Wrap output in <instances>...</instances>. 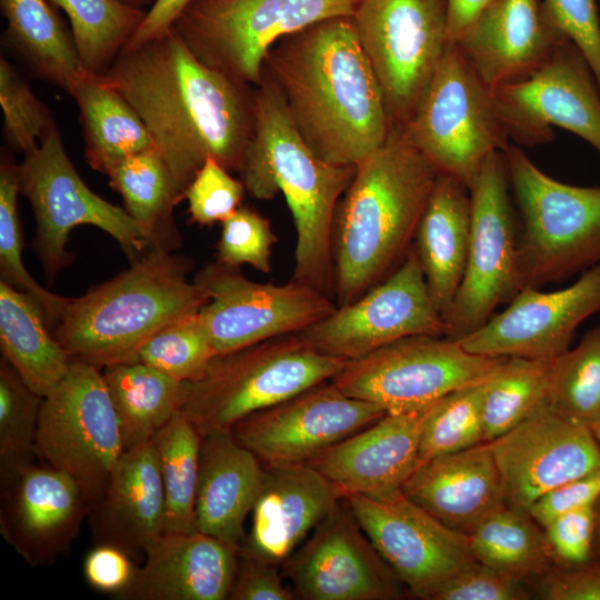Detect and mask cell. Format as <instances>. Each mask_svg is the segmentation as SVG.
<instances>
[{"label":"cell","mask_w":600,"mask_h":600,"mask_svg":"<svg viewBox=\"0 0 600 600\" xmlns=\"http://www.w3.org/2000/svg\"><path fill=\"white\" fill-rule=\"evenodd\" d=\"M96 76L140 116L180 201L208 157L241 169L256 133L254 87L202 63L172 28Z\"/></svg>","instance_id":"obj_1"},{"label":"cell","mask_w":600,"mask_h":600,"mask_svg":"<svg viewBox=\"0 0 600 600\" xmlns=\"http://www.w3.org/2000/svg\"><path fill=\"white\" fill-rule=\"evenodd\" d=\"M263 69L309 148L357 166L381 147L392 119L351 17L320 20L277 41Z\"/></svg>","instance_id":"obj_2"},{"label":"cell","mask_w":600,"mask_h":600,"mask_svg":"<svg viewBox=\"0 0 600 600\" xmlns=\"http://www.w3.org/2000/svg\"><path fill=\"white\" fill-rule=\"evenodd\" d=\"M438 174L396 123L384 143L356 166L332 224L337 307L360 298L404 261Z\"/></svg>","instance_id":"obj_3"},{"label":"cell","mask_w":600,"mask_h":600,"mask_svg":"<svg viewBox=\"0 0 600 600\" xmlns=\"http://www.w3.org/2000/svg\"><path fill=\"white\" fill-rule=\"evenodd\" d=\"M256 133L239 170L246 191L258 200L284 196L296 228L292 280L334 300L332 224L339 200L356 166L331 164L318 157L297 130L270 74L253 90Z\"/></svg>","instance_id":"obj_4"},{"label":"cell","mask_w":600,"mask_h":600,"mask_svg":"<svg viewBox=\"0 0 600 600\" xmlns=\"http://www.w3.org/2000/svg\"><path fill=\"white\" fill-rule=\"evenodd\" d=\"M188 268L171 251L149 249L114 278L70 298L52 333L72 359L99 369L136 361L157 332L208 302Z\"/></svg>","instance_id":"obj_5"},{"label":"cell","mask_w":600,"mask_h":600,"mask_svg":"<svg viewBox=\"0 0 600 600\" xmlns=\"http://www.w3.org/2000/svg\"><path fill=\"white\" fill-rule=\"evenodd\" d=\"M520 217L517 288L539 289L600 263V187L561 182L526 152L503 151Z\"/></svg>","instance_id":"obj_6"},{"label":"cell","mask_w":600,"mask_h":600,"mask_svg":"<svg viewBox=\"0 0 600 600\" xmlns=\"http://www.w3.org/2000/svg\"><path fill=\"white\" fill-rule=\"evenodd\" d=\"M348 361L314 350L298 333L217 354L201 378L186 382L181 412L201 436L231 430L242 419L323 381Z\"/></svg>","instance_id":"obj_7"},{"label":"cell","mask_w":600,"mask_h":600,"mask_svg":"<svg viewBox=\"0 0 600 600\" xmlns=\"http://www.w3.org/2000/svg\"><path fill=\"white\" fill-rule=\"evenodd\" d=\"M439 173L469 189L486 160L510 146L494 90L449 44L412 117L401 126Z\"/></svg>","instance_id":"obj_8"},{"label":"cell","mask_w":600,"mask_h":600,"mask_svg":"<svg viewBox=\"0 0 600 600\" xmlns=\"http://www.w3.org/2000/svg\"><path fill=\"white\" fill-rule=\"evenodd\" d=\"M357 0H191L172 29L193 56L251 87L281 38L320 20L352 17Z\"/></svg>","instance_id":"obj_9"},{"label":"cell","mask_w":600,"mask_h":600,"mask_svg":"<svg viewBox=\"0 0 600 600\" xmlns=\"http://www.w3.org/2000/svg\"><path fill=\"white\" fill-rule=\"evenodd\" d=\"M124 450L102 369L72 359L66 377L42 398L36 456L69 474L92 506L104 494Z\"/></svg>","instance_id":"obj_10"},{"label":"cell","mask_w":600,"mask_h":600,"mask_svg":"<svg viewBox=\"0 0 600 600\" xmlns=\"http://www.w3.org/2000/svg\"><path fill=\"white\" fill-rule=\"evenodd\" d=\"M506 359L471 353L444 336L416 334L348 361L331 381L346 394L377 403L388 413L411 412L487 382Z\"/></svg>","instance_id":"obj_11"},{"label":"cell","mask_w":600,"mask_h":600,"mask_svg":"<svg viewBox=\"0 0 600 600\" xmlns=\"http://www.w3.org/2000/svg\"><path fill=\"white\" fill-rule=\"evenodd\" d=\"M19 184L34 213L36 250L46 276L52 280L70 261V232L89 224L111 236L134 260L150 243L132 217L91 191L71 162L57 126L37 148L23 154Z\"/></svg>","instance_id":"obj_12"},{"label":"cell","mask_w":600,"mask_h":600,"mask_svg":"<svg viewBox=\"0 0 600 600\" xmlns=\"http://www.w3.org/2000/svg\"><path fill=\"white\" fill-rule=\"evenodd\" d=\"M351 18L392 122L404 126L450 44L447 0H357Z\"/></svg>","instance_id":"obj_13"},{"label":"cell","mask_w":600,"mask_h":600,"mask_svg":"<svg viewBox=\"0 0 600 600\" xmlns=\"http://www.w3.org/2000/svg\"><path fill=\"white\" fill-rule=\"evenodd\" d=\"M471 233L467 266L456 297L443 316L446 337L458 340L482 327L497 307L518 293V232L503 152L492 153L472 187Z\"/></svg>","instance_id":"obj_14"},{"label":"cell","mask_w":600,"mask_h":600,"mask_svg":"<svg viewBox=\"0 0 600 600\" xmlns=\"http://www.w3.org/2000/svg\"><path fill=\"white\" fill-rule=\"evenodd\" d=\"M208 302L199 314L217 354L301 332L337 304L320 290L290 279L283 284L248 279L239 267L214 262L194 277Z\"/></svg>","instance_id":"obj_15"},{"label":"cell","mask_w":600,"mask_h":600,"mask_svg":"<svg viewBox=\"0 0 600 600\" xmlns=\"http://www.w3.org/2000/svg\"><path fill=\"white\" fill-rule=\"evenodd\" d=\"M446 332L412 247L386 280L298 334L320 353L350 361L406 337Z\"/></svg>","instance_id":"obj_16"},{"label":"cell","mask_w":600,"mask_h":600,"mask_svg":"<svg viewBox=\"0 0 600 600\" xmlns=\"http://www.w3.org/2000/svg\"><path fill=\"white\" fill-rule=\"evenodd\" d=\"M359 526L402 584L418 598L436 592L476 562L468 534L451 529L404 494L377 500L344 497Z\"/></svg>","instance_id":"obj_17"},{"label":"cell","mask_w":600,"mask_h":600,"mask_svg":"<svg viewBox=\"0 0 600 600\" xmlns=\"http://www.w3.org/2000/svg\"><path fill=\"white\" fill-rule=\"evenodd\" d=\"M386 413L328 380L242 419L231 431L263 464L308 462Z\"/></svg>","instance_id":"obj_18"},{"label":"cell","mask_w":600,"mask_h":600,"mask_svg":"<svg viewBox=\"0 0 600 600\" xmlns=\"http://www.w3.org/2000/svg\"><path fill=\"white\" fill-rule=\"evenodd\" d=\"M510 139L533 147L572 132L600 156V88L583 56L564 42L530 77L494 89Z\"/></svg>","instance_id":"obj_19"},{"label":"cell","mask_w":600,"mask_h":600,"mask_svg":"<svg viewBox=\"0 0 600 600\" xmlns=\"http://www.w3.org/2000/svg\"><path fill=\"white\" fill-rule=\"evenodd\" d=\"M303 600H394L401 584L347 502L312 531L281 566Z\"/></svg>","instance_id":"obj_20"},{"label":"cell","mask_w":600,"mask_h":600,"mask_svg":"<svg viewBox=\"0 0 600 600\" xmlns=\"http://www.w3.org/2000/svg\"><path fill=\"white\" fill-rule=\"evenodd\" d=\"M489 444L506 506L518 510L528 511L546 492L600 467L591 428L557 414L546 402Z\"/></svg>","instance_id":"obj_21"},{"label":"cell","mask_w":600,"mask_h":600,"mask_svg":"<svg viewBox=\"0 0 600 600\" xmlns=\"http://www.w3.org/2000/svg\"><path fill=\"white\" fill-rule=\"evenodd\" d=\"M599 311L600 263L567 288L521 290L503 311L456 341L484 357L554 359L570 348L578 327Z\"/></svg>","instance_id":"obj_22"},{"label":"cell","mask_w":600,"mask_h":600,"mask_svg":"<svg viewBox=\"0 0 600 600\" xmlns=\"http://www.w3.org/2000/svg\"><path fill=\"white\" fill-rule=\"evenodd\" d=\"M433 403L411 412H387L308 463L334 487L341 499L353 494L377 500L400 497L420 463L421 433Z\"/></svg>","instance_id":"obj_23"},{"label":"cell","mask_w":600,"mask_h":600,"mask_svg":"<svg viewBox=\"0 0 600 600\" xmlns=\"http://www.w3.org/2000/svg\"><path fill=\"white\" fill-rule=\"evenodd\" d=\"M567 41L543 0H494L456 46L494 90L533 74Z\"/></svg>","instance_id":"obj_24"},{"label":"cell","mask_w":600,"mask_h":600,"mask_svg":"<svg viewBox=\"0 0 600 600\" xmlns=\"http://www.w3.org/2000/svg\"><path fill=\"white\" fill-rule=\"evenodd\" d=\"M2 491L1 534L31 564L67 551L91 506L69 474L46 463L29 464Z\"/></svg>","instance_id":"obj_25"},{"label":"cell","mask_w":600,"mask_h":600,"mask_svg":"<svg viewBox=\"0 0 600 600\" xmlns=\"http://www.w3.org/2000/svg\"><path fill=\"white\" fill-rule=\"evenodd\" d=\"M340 501L334 487L308 462L263 464L241 548L281 567Z\"/></svg>","instance_id":"obj_26"},{"label":"cell","mask_w":600,"mask_h":600,"mask_svg":"<svg viewBox=\"0 0 600 600\" xmlns=\"http://www.w3.org/2000/svg\"><path fill=\"white\" fill-rule=\"evenodd\" d=\"M240 547L200 532H164L147 551L124 600H226Z\"/></svg>","instance_id":"obj_27"},{"label":"cell","mask_w":600,"mask_h":600,"mask_svg":"<svg viewBox=\"0 0 600 600\" xmlns=\"http://www.w3.org/2000/svg\"><path fill=\"white\" fill-rule=\"evenodd\" d=\"M166 500L151 439L126 449L102 498L92 504L96 544L114 546L134 561L164 533Z\"/></svg>","instance_id":"obj_28"},{"label":"cell","mask_w":600,"mask_h":600,"mask_svg":"<svg viewBox=\"0 0 600 600\" xmlns=\"http://www.w3.org/2000/svg\"><path fill=\"white\" fill-rule=\"evenodd\" d=\"M402 492L447 527L468 536L506 507L489 442L420 462Z\"/></svg>","instance_id":"obj_29"},{"label":"cell","mask_w":600,"mask_h":600,"mask_svg":"<svg viewBox=\"0 0 600 600\" xmlns=\"http://www.w3.org/2000/svg\"><path fill=\"white\" fill-rule=\"evenodd\" d=\"M263 464L231 430L202 436L196 498L197 531L241 546L260 490Z\"/></svg>","instance_id":"obj_30"},{"label":"cell","mask_w":600,"mask_h":600,"mask_svg":"<svg viewBox=\"0 0 600 600\" xmlns=\"http://www.w3.org/2000/svg\"><path fill=\"white\" fill-rule=\"evenodd\" d=\"M470 233L469 188L450 176L439 173L420 219L413 249L442 317L463 279Z\"/></svg>","instance_id":"obj_31"},{"label":"cell","mask_w":600,"mask_h":600,"mask_svg":"<svg viewBox=\"0 0 600 600\" xmlns=\"http://www.w3.org/2000/svg\"><path fill=\"white\" fill-rule=\"evenodd\" d=\"M0 348L3 359L42 398L61 382L72 362L49 332L38 304L3 280L0 281Z\"/></svg>","instance_id":"obj_32"},{"label":"cell","mask_w":600,"mask_h":600,"mask_svg":"<svg viewBox=\"0 0 600 600\" xmlns=\"http://www.w3.org/2000/svg\"><path fill=\"white\" fill-rule=\"evenodd\" d=\"M4 44L31 73L64 91L83 71L71 29L50 0H0Z\"/></svg>","instance_id":"obj_33"},{"label":"cell","mask_w":600,"mask_h":600,"mask_svg":"<svg viewBox=\"0 0 600 600\" xmlns=\"http://www.w3.org/2000/svg\"><path fill=\"white\" fill-rule=\"evenodd\" d=\"M77 102L84 137V158L106 174L118 160L156 148L152 136L132 106L96 74L80 72L68 91Z\"/></svg>","instance_id":"obj_34"},{"label":"cell","mask_w":600,"mask_h":600,"mask_svg":"<svg viewBox=\"0 0 600 600\" xmlns=\"http://www.w3.org/2000/svg\"><path fill=\"white\" fill-rule=\"evenodd\" d=\"M114 406L124 448L149 441L181 411L186 382L176 380L140 361L102 369Z\"/></svg>","instance_id":"obj_35"},{"label":"cell","mask_w":600,"mask_h":600,"mask_svg":"<svg viewBox=\"0 0 600 600\" xmlns=\"http://www.w3.org/2000/svg\"><path fill=\"white\" fill-rule=\"evenodd\" d=\"M106 176L122 197L126 211L147 236L150 249L173 251L180 244L173 210L180 202L157 148L114 162Z\"/></svg>","instance_id":"obj_36"},{"label":"cell","mask_w":600,"mask_h":600,"mask_svg":"<svg viewBox=\"0 0 600 600\" xmlns=\"http://www.w3.org/2000/svg\"><path fill=\"white\" fill-rule=\"evenodd\" d=\"M528 511L503 507L468 536L474 559L526 581L550 570L552 554L544 533Z\"/></svg>","instance_id":"obj_37"},{"label":"cell","mask_w":600,"mask_h":600,"mask_svg":"<svg viewBox=\"0 0 600 600\" xmlns=\"http://www.w3.org/2000/svg\"><path fill=\"white\" fill-rule=\"evenodd\" d=\"M202 436L180 411L151 438L166 500L164 532H193Z\"/></svg>","instance_id":"obj_38"},{"label":"cell","mask_w":600,"mask_h":600,"mask_svg":"<svg viewBox=\"0 0 600 600\" xmlns=\"http://www.w3.org/2000/svg\"><path fill=\"white\" fill-rule=\"evenodd\" d=\"M68 17L83 70L101 74L126 48L146 17L117 0H50Z\"/></svg>","instance_id":"obj_39"},{"label":"cell","mask_w":600,"mask_h":600,"mask_svg":"<svg viewBox=\"0 0 600 600\" xmlns=\"http://www.w3.org/2000/svg\"><path fill=\"white\" fill-rule=\"evenodd\" d=\"M554 359L504 360L486 387L484 442L506 433L546 402Z\"/></svg>","instance_id":"obj_40"},{"label":"cell","mask_w":600,"mask_h":600,"mask_svg":"<svg viewBox=\"0 0 600 600\" xmlns=\"http://www.w3.org/2000/svg\"><path fill=\"white\" fill-rule=\"evenodd\" d=\"M546 404L588 427L600 419V322L554 359Z\"/></svg>","instance_id":"obj_41"},{"label":"cell","mask_w":600,"mask_h":600,"mask_svg":"<svg viewBox=\"0 0 600 600\" xmlns=\"http://www.w3.org/2000/svg\"><path fill=\"white\" fill-rule=\"evenodd\" d=\"M19 164L2 156L0 163V273L1 280L27 293L40 308L49 327L60 321L70 298L38 283L22 261L23 237L18 213Z\"/></svg>","instance_id":"obj_42"},{"label":"cell","mask_w":600,"mask_h":600,"mask_svg":"<svg viewBox=\"0 0 600 600\" xmlns=\"http://www.w3.org/2000/svg\"><path fill=\"white\" fill-rule=\"evenodd\" d=\"M42 397L32 391L12 366L0 363V481L9 484L33 463Z\"/></svg>","instance_id":"obj_43"},{"label":"cell","mask_w":600,"mask_h":600,"mask_svg":"<svg viewBox=\"0 0 600 600\" xmlns=\"http://www.w3.org/2000/svg\"><path fill=\"white\" fill-rule=\"evenodd\" d=\"M487 382L456 390L433 403L421 433L420 462L484 442Z\"/></svg>","instance_id":"obj_44"},{"label":"cell","mask_w":600,"mask_h":600,"mask_svg":"<svg viewBox=\"0 0 600 600\" xmlns=\"http://www.w3.org/2000/svg\"><path fill=\"white\" fill-rule=\"evenodd\" d=\"M217 356L199 311L171 322L139 350L136 361L164 374L192 382L206 372Z\"/></svg>","instance_id":"obj_45"},{"label":"cell","mask_w":600,"mask_h":600,"mask_svg":"<svg viewBox=\"0 0 600 600\" xmlns=\"http://www.w3.org/2000/svg\"><path fill=\"white\" fill-rule=\"evenodd\" d=\"M0 104L4 140L23 154L37 148L57 126L48 107L4 57L0 59Z\"/></svg>","instance_id":"obj_46"},{"label":"cell","mask_w":600,"mask_h":600,"mask_svg":"<svg viewBox=\"0 0 600 600\" xmlns=\"http://www.w3.org/2000/svg\"><path fill=\"white\" fill-rule=\"evenodd\" d=\"M276 242L277 236L269 219L252 208L240 206L221 222L216 260L230 267L247 264L268 273Z\"/></svg>","instance_id":"obj_47"},{"label":"cell","mask_w":600,"mask_h":600,"mask_svg":"<svg viewBox=\"0 0 600 600\" xmlns=\"http://www.w3.org/2000/svg\"><path fill=\"white\" fill-rule=\"evenodd\" d=\"M229 172L213 158L204 160L184 192L191 222L221 223L241 206L246 188Z\"/></svg>","instance_id":"obj_48"},{"label":"cell","mask_w":600,"mask_h":600,"mask_svg":"<svg viewBox=\"0 0 600 600\" xmlns=\"http://www.w3.org/2000/svg\"><path fill=\"white\" fill-rule=\"evenodd\" d=\"M553 22L588 62L600 88V20L596 0H543Z\"/></svg>","instance_id":"obj_49"},{"label":"cell","mask_w":600,"mask_h":600,"mask_svg":"<svg viewBox=\"0 0 600 600\" xmlns=\"http://www.w3.org/2000/svg\"><path fill=\"white\" fill-rule=\"evenodd\" d=\"M529 593L524 581L478 561L471 563L433 596L432 600H522Z\"/></svg>","instance_id":"obj_50"},{"label":"cell","mask_w":600,"mask_h":600,"mask_svg":"<svg viewBox=\"0 0 600 600\" xmlns=\"http://www.w3.org/2000/svg\"><path fill=\"white\" fill-rule=\"evenodd\" d=\"M594 504L566 512L544 529V537L552 558L566 566L589 561L594 539Z\"/></svg>","instance_id":"obj_51"},{"label":"cell","mask_w":600,"mask_h":600,"mask_svg":"<svg viewBox=\"0 0 600 600\" xmlns=\"http://www.w3.org/2000/svg\"><path fill=\"white\" fill-rule=\"evenodd\" d=\"M293 589L284 584L279 566L240 547L238 569L228 600H293Z\"/></svg>","instance_id":"obj_52"},{"label":"cell","mask_w":600,"mask_h":600,"mask_svg":"<svg viewBox=\"0 0 600 600\" xmlns=\"http://www.w3.org/2000/svg\"><path fill=\"white\" fill-rule=\"evenodd\" d=\"M600 498V467L542 494L528 510L542 528L557 517L594 504Z\"/></svg>","instance_id":"obj_53"},{"label":"cell","mask_w":600,"mask_h":600,"mask_svg":"<svg viewBox=\"0 0 600 600\" xmlns=\"http://www.w3.org/2000/svg\"><path fill=\"white\" fill-rule=\"evenodd\" d=\"M137 569L134 560L127 552L110 544H96L83 562L88 583L114 596L131 584Z\"/></svg>","instance_id":"obj_54"},{"label":"cell","mask_w":600,"mask_h":600,"mask_svg":"<svg viewBox=\"0 0 600 600\" xmlns=\"http://www.w3.org/2000/svg\"><path fill=\"white\" fill-rule=\"evenodd\" d=\"M539 596L547 600H600V566L549 570L540 581Z\"/></svg>","instance_id":"obj_55"},{"label":"cell","mask_w":600,"mask_h":600,"mask_svg":"<svg viewBox=\"0 0 600 600\" xmlns=\"http://www.w3.org/2000/svg\"><path fill=\"white\" fill-rule=\"evenodd\" d=\"M191 0H154L123 50L137 48L170 30ZM122 50V51H123Z\"/></svg>","instance_id":"obj_56"},{"label":"cell","mask_w":600,"mask_h":600,"mask_svg":"<svg viewBox=\"0 0 600 600\" xmlns=\"http://www.w3.org/2000/svg\"><path fill=\"white\" fill-rule=\"evenodd\" d=\"M494 0H447L448 39L456 44Z\"/></svg>","instance_id":"obj_57"},{"label":"cell","mask_w":600,"mask_h":600,"mask_svg":"<svg viewBox=\"0 0 600 600\" xmlns=\"http://www.w3.org/2000/svg\"><path fill=\"white\" fill-rule=\"evenodd\" d=\"M596 513V527H594V540L600 549V498L594 503Z\"/></svg>","instance_id":"obj_58"},{"label":"cell","mask_w":600,"mask_h":600,"mask_svg":"<svg viewBox=\"0 0 600 600\" xmlns=\"http://www.w3.org/2000/svg\"><path fill=\"white\" fill-rule=\"evenodd\" d=\"M126 6L142 9L143 6L154 2V0H117Z\"/></svg>","instance_id":"obj_59"},{"label":"cell","mask_w":600,"mask_h":600,"mask_svg":"<svg viewBox=\"0 0 600 600\" xmlns=\"http://www.w3.org/2000/svg\"><path fill=\"white\" fill-rule=\"evenodd\" d=\"M590 428L600 447V419L596 423H593Z\"/></svg>","instance_id":"obj_60"}]
</instances>
